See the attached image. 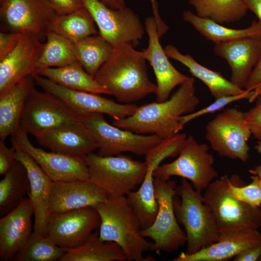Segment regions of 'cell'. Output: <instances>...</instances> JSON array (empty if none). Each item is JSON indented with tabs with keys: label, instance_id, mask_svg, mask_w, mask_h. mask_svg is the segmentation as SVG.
Instances as JSON below:
<instances>
[{
	"label": "cell",
	"instance_id": "cell-1",
	"mask_svg": "<svg viewBox=\"0 0 261 261\" xmlns=\"http://www.w3.org/2000/svg\"><path fill=\"white\" fill-rule=\"evenodd\" d=\"M199 103L195 80L189 77L168 100L138 106L133 114L113 119L112 124L138 134L155 135L163 140L183 129L180 117L194 112Z\"/></svg>",
	"mask_w": 261,
	"mask_h": 261
},
{
	"label": "cell",
	"instance_id": "cell-2",
	"mask_svg": "<svg viewBox=\"0 0 261 261\" xmlns=\"http://www.w3.org/2000/svg\"><path fill=\"white\" fill-rule=\"evenodd\" d=\"M146 61L132 44H121L114 48L94 79L119 102L131 103L156 93L157 86L148 77Z\"/></svg>",
	"mask_w": 261,
	"mask_h": 261
},
{
	"label": "cell",
	"instance_id": "cell-3",
	"mask_svg": "<svg viewBox=\"0 0 261 261\" xmlns=\"http://www.w3.org/2000/svg\"><path fill=\"white\" fill-rule=\"evenodd\" d=\"M94 207L100 217L99 237L102 241L118 244L128 261H154L152 257L144 256L153 242L142 234L140 221L125 196L109 195Z\"/></svg>",
	"mask_w": 261,
	"mask_h": 261
},
{
	"label": "cell",
	"instance_id": "cell-4",
	"mask_svg": "<svg viewBox=\"0 0 261 261\" xmlns=\"http://www.w3.org/2000/svg\"><path fill=\"white\" fill-rule=\"evenodd\" d=\"M174 206L177 219L184 227L187 236L188 254L206 247L220 238V233L215 218L204 203L202 192L194 188L190 182L181 178L176 188Z\"/></svg>",
	"mask_w": 261,
	"mask_h": 261
},
{
	"label": "cell",
	"instance_id": "cell-5",
	"mask_svg": "<svg viewBox=\"0 0 261 261\" xmlns=\"http://www.w3.org/2000/svg\"><path fill=\"white\" fill-rule=\"evenodd\" d=\"M231 176L214 180L204 190V203L210 209L220 234L241 229L261 227V208L236 198L231 192Z\"/></svg>",
	"mask_w": 261,
	"mask_h": 261
},
{
	"label": "cell",
	"instance_id": "cell-6",
	"mask_svg": "<svg viewBox=\"0 0 261 261\" xmlns=\"http://www.w3.org/2000/svg\"><path fill=\"white\" fill-rule=\"evenodd\" d=\"M89 180L112 196H126L140 185L145 174V162L121 154L101 156L93 152L85 158Z\"/></svg>",
	"mask_w": 261,
	"mask_h": 261
},
{
	"label": "cell",
	"instance_id": "cell-7",
	"mask_svg": "<svg viewBox=\"0 0 261 261\" xmlns=\"http://www.w3.org/2000/svg\"><path fill=\"white\" fill-rule=\"evenodd\" d=\"M209 149L207 144L200 143L192 135H188L177 158L160 165L154 172V177L167 181L172 176H179L189 180L195 189L202 192L218 175Z\"/></svg>",
	"mask_w": 261,
	"mask_h": 261
},
{
	"label": "cell",
	"instance_id": "cell-8",
	"mask_svg": "<svg viewBox=\"0 0 261 261\" xmlns=\"http://www.w3.org/2000/svg\"><path fill=\"white\" fill-rule=\"evenodd\" d=\"M157 213L152 225L142 230V234L153 241L150 251L160 253L177 250L187 244L186 233L180 228L175 214L174 200L176 194V182L154 177Z\"/></svg>",
	"mask_w": 261,
	"mask_h": 261
},
{
	"label": "cell",
	"instance_id": "cell-9",
	"mask_svg": "<svg viewBox=\"0 0 261 261\" xmlns=\"http://www.w3.org/2000/svg\"><path fill=\"white\" fill-rule=\"evenodd\" d=\"M79 117L95 141L99 149L97 154L101 156L127 152L145 155L162 140L155 135L138 134L110 124L102 113H89Z\"/></svg>",
	"mask_w": 261,
	"mask_h": 261
},
{
	"label": "cell",
	"instance_id": "cell-10",
	"mask_svg": "<svg viewBox=\"0 0 261 261\" xmlns=\"http://www.w3.org/2000/svg\"><path fill=\"white\" fill-rule=\"evenodd\" d=\"M245 115L236 107H229L207 123L205 139L220 156L244 162L248 160V141L252 134Z\"/></svg>",
	"mask_w": 261,
	"mask_h": 261
},
{
	"label": "cell",
	"instance_id": "cell-11",
	"mask_svg": "<svg viewBox=\"0 0 261 261\" xmlns=\"http://www.w3.org/2000/svg\"><path fill=\"white\" fill-rule=\"evenodd\" d=\"M81 122L79 116L60 99L35 88L26 102L19 128L36 136L48 130Z\"/></svg>",
	"mask_w": 261,
	"mask_h": 261
},
{
	"label": "cell",
	"instance_id": "cell-12",
	"mask_svg": "<svg viewBox=\"0 0 261 261\" xmlns=\"http://www.w3.org/2000/svg\"><path fill=\"white\" fill-rule=\"evenodd\" d=\"M82 1L95 22L99 35L114 48L125 43L136 45L143 38L145 26L130 8L113 9L98 0Z\"/></svg>",
	"mask_w": 261,
	"mask_h": 261
},
{
	"label": "cell",
	"instance_id": "cell-13",
	"mask_svg": "<svg viewBox=\"0 0 261 261\" xmlns=\"http://www.w3.org/2000/svg\"><path fill=\"white\" fill-rule=\"evenodd\" d=\"M58 15L49 0H0L2 28L8 31L32 33L42 41Z\"/></svg>",
	"mask_w": 261,
	"mask_h": 261
},
{
	"label": "cell",
	"instance_id": "cell-14",
	"mask_svg": "<svg viewBox=\"0 0 261 261\" xmlns=\"http://www.w3.org/2000/svg\"><path fill=\"white\" fill-rule=\"evenodd\" d=\"M12 146L28 153L53 182L89 180L84 158L47 152L34 146L21 129L11 135Z\"/></svg>",
	"mask_w": 261,
	"mask_h": 261
},
{
	"label": "cell",
	"instance_id": "cell-15",
	"mask_svg": "<svg viewBox=\"0 0 261 261\" xmlns=\"http://www.w3.org/2000/svg\"><path fill=\"white\" fill-rule=\"evenodd\" d=\"M100 223V215L93 207L51 214L45 236L61 247L75 248L84 243Z\"/></svg>",
	"mask_w": 261,
	"mask_h": 261
},
{
	"label": "cell",
	"instance_id": "cell-16",
	"mask_svg": "<svg viewBox=\"0 0 261 261\" xmlns=\"http://www.w3.org/2000/svg\"><path fill=\"white\" fill-rule=\"evenodd\" d=\"M33 75L36 85L60 99L79 116L98 113L118 120L131 115L138 107L133 103H116L100 94L67 88L37 73Z\"/></svg>",
	"mask_w": 261,
	"mask_h": 261
},
{
	"label": "cell",
	"instance_id": "cell-17",
	"mask_svg": "<svg viewBox=\"0 0 261 261\" xmlns=\"http://www.w3.org/2000/svg\"><path fill=\"white\" fill-rule=\"evenodd\" d=\"M44 46V43L37 36L23 33L15 47L0 59V96L35 72Z\"/></svg>",
	"mask_w": 261,
	"mask_h": 261
},
{
	"label": "cell",
	"instance_id": "cell-18",
	"mask_svg": "<svg viewBox=\"0 0 261 261\" xmlns=\"http://www.w3.org/2000/svg\"><path fill=\"white\" fill-rule=\"evenodd\" d=\"M145 31L148 37V45L141 51L146 61L153 70L156 79L155 93L157 102H163L170 97L172 90L188 78L179 72L171 64L160 42L156 22L153 16L146 18Z\"/></svg>",
	"mask_w": 261,
	"mask_h": 261
},
{
	"label": "cell",
	"instance_id": "cell-19",
	"mask_svg": "<svg viewBox=\"0 0 261 261\" xmlns=\"http://www.w3.org/2000/svg\"><path fill=\"white\" fill-rule=\"evenodd\" d=\"M214 52L229 65L230 81L244 89L250 74L261 58V36L215 44Z\"/></svg>",
	"mask_w": 261,
	"mask_h": 261
},
{
	"label": "cell",
	"instance_id": "cell-20",
	"mask_svg": "<svg viewBox=\"0 0 261 261\" xmlns=\"http://www.w3.org/2000/svg\"><path fill=\"white\" fill-rule=\"evenodd\" d=\"M109 194L89 180L53 182L49 200L51 214H59L105 201Z\"/></svg>",
	"mask_w": 261,
	"mask_h": 261
},
{
	"label": "cell",
	"instance_id": "cell-21",
	"mask_svg": "<svg viewBox=\"0 0 261 261\" xmlns=\"http://www.w3.org/2000/svg\"><path fill=\"white\" fill-rule=\"evenodd\" d=\"M34 210L30 199L26 198L14 209L0 219V259L14 260L32 235L31 218Z\"/></svg>",
	"mask_w": 261,
	"mask_h": 261
},
{
	"label": "cell",
	"instance_id": "cell-22",
	"mask_svg": "<svg viewBox=\"0 0 261 261\" xmlns=\"http://www.w3.org/2000/svg\"><path fill=\"white\" fill-rule=\"evenodd\" d=\"M15 149V159L25 166L29 182L28 197L33 206L34 217L32 234L45 236L51 215L49 200L53 181L28 153L19 148Z\"/></svg>",
	"mask_w": 261,
	"mask_h": 261
},
{
	"label": "cell",
	"instance_id": "cell-23",
	"mask_svg": "<svg viewBox=\"0 0 261 261\" xmlns=\"http://www.w3.org/2000/svg\"><path fill=\"white\" fill-rule=\"evenodd\" d=\"M261 244V233L258 230L241 229L221 234L217 242L195 253L181 252L173 261H227L246 248Z\"/></svg>",
	"mask_w": 261,
	"mask_h": 261
},
{
	"label": "cell",
	"instance_id": "cell-24",
	"mask_svg": "<svg viewBox=\"0 0 261 261\" xmlns=\"http://www.w3.org/2000/svg\"><path fill=\"white\" fill-rule=\"evenodd\" d=\"M35 137L40 145L67 156L85 158L98 149L95 141L82 122L48 130Z\"/></svg>",
	"mask_w": 261,
	"mask_h": 261
},
{
	"label": "cell",
	"instance_id": "cell-25",
	"mask_svg": "<svg viewBox=\"0 0 261 261\" xmlns=\"http://www.w3.org/2000/svg\"><path fill=\"white\" fill-rule=\"evenodd\" d=\"M35 84L31 74L0 96V140L5 141L19 129L26 102L35 88Z\"/></svg>",
	"mask_w": 261,
	"mask_h": 261
},
{
	"label": "cell",
	"instance_id": "cell-26",
	"mask_svg": "<svg viewBox=\"0 0 261 261\" xmlns=\"http://www.w3.org/2000/svg\"><path fill=\"white\" fill-rule=\"evenodd\" d=\"M164 51L169 58L177 61L185 66L193 77L202 81L215 99L243 93L245 89L233 84L219 72L214 71L202 65L189 54H183L173 44H168Z\"/></svg>",
	"mask_w": 261,
	"mask_h": 261
},
{
	"label": "cell",
	"instance_id": "cell-27",
	"mask_svg": "<svg viewBox=\"0 0 261 261\" xmlns=\"http://www.w3.org/2000/svg\"><path fill=\"white\" fill-rule=\"evenodd\" d=\"M184 20L200 34L214 44L261 36V25L253 21L247 28L241 29L226 27L211 19L198 16L189 10L183 13Z\"/></svg>",
	"mask_w": 261,
	"mask_h": 261
},
{
	"label": "cell",
	"instance_id": "cell-28",
	"mask_svg": "<svg viewBox=\"0 0 261 261\" xmlns=\"http://www.w3.org/2000/svg\"><path fill=\"white\" fill-rule=\"evenodd\" d=\"M35 73L70 89L97 94L110 95L95 80L94 77L85 70L79 62L61 67L42 69Z\"/></svg>",
	"mask_w": 261,
	"mask_h": 261
},
{
	"label": "cell",
	"instance_id": "cell-29",
	"mask_svg": "<svg viewBox=\"0 0 261 261\" xmlns=\"http://www.w3.org/2000/svg\"><path fill=\"white\" fill-rule=\"evenodd\" d=\"M60 261H127L126 255L116 243L102 241L99 232H94L81 246L64 248Z\"/></svg>",
	"mask_w": 261,
	"mask_h": 261
},
{
	"label": "cell",
	"instance_id": "cell-30",
	"mask_svg": "<svg viewBox=\"0 0 261 261\" xmlns=\"http://www.w3.org/2000/svg\"><path fill=\"white\" fill-rule=\"evenodd\" d=\"M0 181V216L18 206L29 195L30 185L26 169L15 160Z\"/></svg>",
	"mask_w": 261,
	"mask_h": 261
},
{
	"label": "cell",
	"instance_id": "cell-31",
	"mask_svg": "<svg viewBox=\"0 0 261 261\" xmlns=\"http://www.w3.org/2000/svg\"><path fill=\"white\" fill-rule=\"evenodd\" d=\"M48 31L58 33L74 43L99 34L92 15L85 7L69 14L58 15L51 22Z\"/></svg>",
	"mask_w": 261,
	"mask_h": 261
},
{
	"label": "cell",
	"instance_id": "cell-32",
	"mask_svg": "<svg viewBox=\"0 0 261 261\" xmlns=\"http://www.w3.org/2000/svg\"><path fill=\"white\" fill-rule=\"evenodd\" d=\"M188 3L198 16L222 25L240 20L248 11L242 0H188Z\"/></svg>",
	"mask_w": 261,
	"mask_h": 261
},
{
	"label": "cell",
	"instance_id": "cell-33",
	"mask_svg": "<svg viewBox=\"0 0 261 261\" xmlns=\"http://www.w3.org/2000/svg\"><path fill=\"white\" fill-rule=\"evenodd\" d=\"M45 41L36 64L35 72L42 69L61 67L78 62L74 43L51 31L47 32Z\"/></svg>",
	"mask_w": 261,
	"mask_h": 261
},
{
	"label": "cell",
	"instance_id": "cell-34",
	"mask_svg": "<svg viewBox=\"0 0 261 261\" xmlns=\"http://www.w3.org/2000/svg\"><path fill=\"white\" fill-rule=\"evenodd\" d=\"M74 44L78 62L94 77L114 49L99 34L88 36Z\"/></svg>",
	"mask_w": 261,
	"mask_h": 261
},
{
	"label": "cell",
	"instance_id": "cell-35",
	"mask_svg": "<svg viewBox=\"0 0 261 261\" xmlns=\"http://www.w3.org/2000/svg\"><path fill=\"white\" fill-rule=\"evenodd\" d=\"M65 253L61 247L45 236L32 234L24 247L17 254L16 261H60Z\"/></svg>",
	"mask_w": 261,
	"mask_h": 261
},
{
	"label": "cell",
	"instance_id": "cell-36",
	"mask_svg": "<svg viewBox=\"0 0 261 261\" xmlns=\"http://www.w3.org/2000/svg\"><path fill=\"white\" fill-rule=\"evenodd\" d=\"M252 181L248 185L237 174L231 176L230 190L231 193L237 199L250 205L260 207L261 205V187L257 175L250 177Z\"/></svg>",
	"mask_w": 261,
	"mask_h": 261
},
{
	"label": "cell",
	"instance_id": "cell-37",
	"mask_svg": "<svg viewBox=\"0 0 261 261\" xmlns=\"http://www.w3.org/2000/svg\"><path fill=\"white\" fill-rule=\"evenodd\" d=\"M244 99L248 100L250 103L254 102L255 101L254 91L245 89V91L241 93L223 96L215 99V101L208 106L181 116L180 123L184 126L195 118L207 114L214 113L221 110L232 102Z\"/></svg>",
	"mask_w": 261,
	"mask_h": 261
},
{
	"label": "cell",
	"instance_id": "cell-38",
	"mask_svg": "<svg viewBox=\"0 0 261 261\" xmlns=\"http://www.w3.org/2000/svg\"><path fill=\"white\" fill-rule=\"evenodd\" d=\"M256 101L254 106L245 112V120L253 137L261 140V95Z\"/></svg>",
	"mask_w": 261,
	"mask_h": 261
},
{
	"label": "cell",
	"instance_id": "cell-39",
	"mask_svg": "<svg viewBox=\"0 0 261 261\" xmlns=\"http://www.w3.org/2000/svg\"><path fill=\"white\" fill-rule=\"evenodd\" d=\"M16 149L6 146L5 141L0 140V174L4 175L14 164L15 159Z\"/></svg>",
	"mask_w": 261,
	"mask_h": 261
},
{
	"label": "cell",
	"instance_id": "cell-40",
	"mask_svg": "<svg viewBox=\"0 0 261 261\" xmlns=\"http://www.w3.org/2000/svg\"><path fill=\"white\" fill-rule=\"evenodd\" d=\"M23 33L3 32L0 33V59L11 52L16 45Z\"/></svg>",
	"mask_w": 261,
	"mask_h": 261
},
{
	"label": "cell",
	"instance_id": "cell-41",
	"mask_svg": "<svg viewBox=\"0 0 261 261\" xmlns=\"http://www.w3.org/2000/svg\"><path fill=\"white\" fill-rule=\"evenodd\" d=\"M58 15L70 14L84 7L82 0H49Z\"/></svg>",
	"mask_w": 261,
	"mask_h": 261
},
{
	"label": "cell",
	"instance_id": "cell-42",
	"mask_svg": "<svg viewBox=\"0 0 261 261\" xmlns=\"http://www.w3.org/2000/svg\"><path fill=\"white\" fill-rule=\"evenodd\" d=\"M244 89L254 91L255 101L261 95V58L250 74Z\"/></svg>",
	"mask_w": 261,
	"mask_h": 261
},
{
	"label": "cell",
	"instance_id": "cell-43",
	"mask_svg": "<svg viewBox=\"0 0 261 261\" xmlns=\"http://www.w3.org/2000/svg\"><path fill=\"white\" fill-rule=\"evenodd\" d=\"M261 256V244L246 248L233 258L234 261H256Z\"/></svg>",
	"mask_w": 261,
	"mask_h": 261
},
{
	"label": "cell",
	"instance_id": "cell-44",
	"mask_svg": "<svg viewBox=\"0 0 261 261\" xmlns=\"http://www.w3.org/2000/svg\"><path fill=\"white\" fill-rule=\"evenodd\" d=\"M150 1L153 11V16L156 22L158 32L160 34H164L168 31L169 27L164 23L160 15L158 5L156 0H150Z\"/></svg>",
	"mask_w": 261,
	"mask_h": 261
},
{
	"label": "cell",
	"instance_id": "cell-45",
	"mask_svg": "<svg viewBox=\"0 0 261 261\" xmlns=\"http://www.w3.org/2000/svg\"><path fill=\"white\" fill-rule=\"evenodd\" d=\"M248 10L252 12L257 17L261 25V0H242Z\"/></svg>",
	"mask_w": 261,
	"mask_h": 261
},
{
	"label": "cell",
	"instance_id": "cell-46",
	"mask_svg": "<svg viewBox=\"0 0 261 261\" xmlns=\"http://www.w3.org/2000/svg\"><path fill=\"white\" fill-rule=\"evenodd\" d=\"M107 7L113 9H119L126 7L124 0H98Z\"/></svg>",
	"mask_w": 261,
	"mask_h": 261
},
{
	"label": "cell",
	"instance_id": "cell-47",
	"mask_svg": "<svg viewBox=\"0 0 261 261\" xmlns=\"http://www.w3.org/2000/svg\"><path fill=\"white\" fill-rule=\"evenodd\" d=\"M249 172L251 174L256 175L258 176L260 184L261 187V165L260 164L256 166L254 169L249 170Z\"/></svg>",
	"mask_w": 261,
	"mask_h": 261
},
{
	"label": "cell",
	"instance_id": "cell-48",
	"mask_svg": "<svg viewBox=\"0 0 261 261\" xmlns=\"http://www.w3.org/2000/svg\"><path fill=\"white\" fill-rule=\"evenodd\" d=\"M255 149L258 153L261 154V140H258L257 143L255 146Z\"/></svg>",
	"mask_w": 261,
	"mask_h": 261
},
{
	"label": "cell",
	"instance_id": "cell-49",
	"mask_svg": "<svg viewBox=\"0 0 261 261\" xmlns=\"http://www.w3.org/2000/svg\"><path fill=\"white\" fill-rule=\"evenodd\" d=\"M258 261H261V256H260V258L259 259Z\"/></svg>",
	"mask_w": 261,
	"mask_h": 261
}]
</instances>
